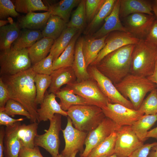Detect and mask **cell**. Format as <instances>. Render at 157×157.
<instances>
[{"instance_id":"1","label":"cell","mask_w":157,"mask_h":157,"mask_svg":"<svg viewBox=\"0 0 157 157\" xmlns=\"http://www.w3.org/2000/svg\"><path fill=\"white\" fill-rule=\"evenodd\" d=\"M36 74L31 67L13 75L1 76L8 90L10 99L23 105L31 116V123L38 119L36 90L34 78Z\"/></svg>"},{"instance_id":"2","label":"cell","mask_w":157,"mask_h":157,"mask_svg":"<svg viewBox=\"0 0 157 157\" xmlns=\"http://www.w3.org/2000/svg\"><path fill=\"white\" fill-rule=\"evenodd\" d=\"M134 45H127L109 53L94 66L115 85L130 73Z\"/></svg>"},{"instance_id":"3","label":"cell","mask_w":157,"mask_h":157,"mask_svg":"<svg viewBox=\"0 0 157 157\" xmlns=\"http://www.w3.org/2000/svg\"><path fill=\"white\" fill-rule=\"evenodd\" d=\"M115 85L124 97L129 99L135 110L138 109L147 94L157 88L147 77L130 73Z\"/></svg>"},{"instance_id":"4","label":"cell","mask_w":157,"mask_h":157,"mask_svg":"<svg viewBox=\"0 0 157 157\" xmlns=\"http://www.w3.org/2000/svg\"><path fill=\"white\" fill-rule=\"evenodd\" d=\"M67 112L74 127L85 132L94 129L106 117L102 109L93 105L74 106Z\"/></svg>"},{"instance_id":"5","label":"cell","mask_w":157,"mask_h":157,"mask_svg":"<svg viewBox=\"0 0 157 157\" xmlns=\"http://www.w3.org/2000/svg\"><path fill=\"white\" fill-rule=\"evenodd\" d=\"M157 59V49L140 40L134 45L132 53L130 73L147 77L153 73Z\"/></svg>"},{"instance_id":"6","label":"cell","mask_w":157,"mask_h":157,"mask_svg":"<svg viewBox=\"0 0 157 157\" xmlns=\"http://www.w3.org/2000/svg\"><path fill=\"white\" fill-rule=\"evenodd\" d=\"M31 63L28 48L17 50L11 48L1 51L0 54V74H16L30 68Z\"/></svg>"},{"instance_id":"7","label":"cell","mask_w":157,"mask_h":157,"mask_svg":"<svg viewBox=\"0 0 157 157\" xmlns=\"http://www.w3.org/2000/svg\"><path fill=\"white\" fill-rule=\"evenodd\" d=\"M66 87L74 94L78 95L102 109L110 103L102 92L97 82L90 78L80 82L67 85Z\"/></svg>"},{"instance_id":"8","label":"cell","mask_w":157,"mask_h":157,"mask_svg":"<svg viewBox=\"0 0 157 157\" xmlns=\"http://www.w3.org/2000/svg\"><path fill=\"white\" fill-rule=\"evenodd\" d=\"M62 116L60 114H55L53 117L49 120V129L44 130L45 133L44 134H38L34 139L35 146L43 148L49 153L52 157H57L59 154V134L62 130Z\"/></svg>"},{"instance_id":"9","label":"cell","mask_w":157,"mask_h":157,"mask_svg":"<svg viewBox=\"0 0 157 157\" xmlns=\"http://www.w3.org/2000/svg\"><path fill=\"white\" fill-rule=\"evenodd\" d=\"M87 71L90 78L97 82L101 90L108 99L110 103L119 104L128 108L134 109L129 100L124 97L111 81L103 74L95 66L90 65L87 67Z\"/></svg>"},{"instance_id":"10","label":"cell","mask_w":157,"mask_h":157,"mask_svg":"<svg viewBox=\"0 0 157 157\" xmlns=\"http://www.w3.org/2000/svg\"><path fill=\"white\" fill-rule=\"evenodd\" d=\"M116 138L114 153L118 157H128L142 146L140 140L131 126H120L116 131Z\"/></svg>"},{"instance_id":"11","label":"cell","mask_w":157,"mask_h":157,"mask_svg":"<svg viewBox=\"0 0 157 157\" xmlns=\"http://www.w3.org/2000/svg\"><path fill=\"white\" fill-rule=\"evenodd\" d=\"M102 110L106 117L119 126H131L144 115L138 110L131 109L118 104L109 103Z\"/></svg>"},{"instance_id":"12","label":"cell","mask_w":157,"mask_h":157,"mask_svg":"<svg viewBox=\"0 0 157 157\" xmlns=\"http://www.w3.org/2000/svg\"><path fill=\"white\" fill-rule=\"evenodd\" d=\"M119 127L106 117L97 127L88 133L84 143L85 148L80 154V157H87L93 148L116 131Z\"/></svg>"},{"instance_id":"13","label":"cell","mask_w":157,"mask_h":157,"mask_svg":"<svg viewBox=\"0 0 157 157\" xmlns=\"http://www.w3.org/2000/svg\"><path fill=\"white\" fill-rule=\"evenodd\" d=\"M128 32L140 40H144L156 19L154 15L143 13L132 14L123 19Z\"/></svg>"},{"instance_id":"14","label":"cell","mask_w":157,"mask_h":157,"mask_svg":"<svg viewBox=\"0 0 157 157\" xmlns=\"http://www.w3.org/2000/svg\"><path fill=\"white\" fill-rule=\"evenodd\" d=\"M140 40L128 32L119 31L111 32L107 35L104 47L90 65H95L109 53L127 45L135 44Z\"/></svg>"},{"instance_id":"15","label":"cell","mask_w":157,"mask_h":157,"mask_svg":"<svg viewBox=\"0 0 157 157\" xmlns=\"http://www.w3.org/2000/svg\"><path fill=\"white\" fill-rule=\"evenodd\" d=\"M61 131L63 134L65 145L61 154L66 157H69L76 151H80L82 153L88 133L74 127L72 121L68 117H67L66 127Z\"/></svg>"},{"instance_id":"16","label":"cell","mask_w":157,"mask_h":157,"mask_svg":"<svg viewBox=\"0 0 157 157\" xmlns=\"http://www.w3.org/2000/svg\"><path fill=\"white\" fill-rule=\"evenodd\" d=\"M56 97L55 94L46 91L44 99L40 104V108L37 110L38 123L51 120L56 114L68 116L67 112L62 109L56 100Z\"/></svg>"},{"instance_id":"17","label":"cell","mask_w":157,"mask_h":157,"mask_svg":"<svg viewBox=\"0 0 157 157\" xmlns=\"http://www.w3.org/2000/svg\"><path fill=\"white\" fill-rule=\"evenodd\" d=\"M119 6V0H116L111 12L105 19L103 25L92 35L88 36L97 39L102 38L115 31L128 32L121 22Z\"/></svg>"},{"instance_id":"18","label":"cell","mask_w":157,"mask_h":157,"mask_svg":"<svg viewBox=\"0 0 157 157\" xmlns=\"http://www.w3.org/2000/svg\"><path fill=\"white\" fill-rule=\"evenodd\" d=\"M120 18L124 19L132 14L143 13L154 15L152 2L147 0H119Z\"/></svg>"},{"instance_id":"19","label":"cell","mask_w":157,"mask_h":157,"mask_svg":"<svg viewBox=\"0 0 157 157\" xmlns=\"http://www.w3.org/2000/svg\"><path fill=\"white\" fill-rule=\"evenodd\" d=\"M21 122H16L13 126L6 127L4 138V157H18L22 147L17 135Z\"/></svg>"},{"instance_id":"20","label":"cell","mask_w":157,"mask_h":157,"mask_svg":"<svg viewBox=\"0 0 157 157\" xmlns=\"http://www.w3.org/2000/svg\"><path fill=\"white\" fill-rule=\"evenodd\" d=\"M50 76L51 82L48 92L55 95L62 86L74 83L77 80L72 67H64L54 70Z\"/></svg>"},{"instance_id":"21","label":"cell","mask_w":157,"mask_h":157,"mask_svg":"<svg viewBox=\"0 0 157 157\" xmlns=\"http://www.w3.org/2000/svg\"><path fill=\"white\" fill-rule=\"evenodd\" d=\"M107 35L97 39L88 35L83 37V51L87 68L94 61L104 47Z\"/></svg>"},{"instance_id":"22","label":"cell","mask_w":157,"mask_h":157,"mask_svg":"<svg viewBox=\"0 0 157 157\" xmlns=\"http://www.w3.org/2000/svg\"><path fill=\"white\" fill-rule=\"evenodd\" d=\"M83 37L79 36L76 42L74 60L72 67L76 77V81L80 82L90 78L87 71L83 51Z\"/></svg>"},{"instance_id":"23","label":"cell","mask_w":157,"mask_h":157,"mask_svg":"<svg viewBox=\"0 0 157 157\" xmlns=\"http://www.w3.org/2000/svg\"><path fill=\"white\" fill-rule=\"evenodd\" d=\"M51 15L49 11L43 13L30 12L20 18L19 25L23 29L39 30L44 28Z\"/></svg>"},{"instance_id":"24","label":"cell","mask_w":157,"mask_h":157,"mask_svg":"<svg viewBox=\"0 0 157 157\" xmlns=\"http://www.w3.org/2000/svg\"><path fill=\"white\" fill-rule=\"evenodd\" d=\"M54 41L52 39L43 37L28 48V56L31 63L33 65L46 57Z\"/></svg>"},{"instance_id":"25","label":"cell","mask_w":157,"mask_h":157,"mask_svg":"<svg viewBox=\"0 0 157 157\" xmlns=\"http://www.w3.org/2000/svg\"><path fill=\"white\" fill-rule=\"evenodd\" d=\"M56 95L60 99L59 104L62 109L66 111L74 106L94 105L81 97L74 94L66 86L61 88Z\"/></svg>"},{"instance_id":"26","label":"cell","mask_w":157,"mask_h":157,"mask_svg":"<svg viewBox=\"0 0 157 157\" xmlns=\"http://www.w3.org/2000/svg\"><path fill=\"white\" fill-rule=\"evenodd\" d=\"M21 31L18 23L13 21L0 27V49L1 51L11 48L19 37Z\"/></svg>"},{"instance_id":"27","label":"cell","mask_w":157,"mask_h":157,"mask_svg":"<svg viewBox=\"0 0 157 157\" xmlns=\"http://www.w3.org/2000/svg\"><path fill=\"white\" fill-rule=\"evenodd\" d=\"M81 0H62L56 3L46 6L51 15L58 16L67 23L71 12L78 6Z\"/></svg>"},{"instance_id":"28","label":"cell","mask_w":157,"mask_h":157,"mask_svg":"<svg viewBox=\"0 0 157 157\" xmlns=\"http://www.w3.org/2000/svg\"><path fill=\"white\" fill-rule=\"evenodd\" d=\"M81 31L67 27L65 29L60 35L54 40L51 49L49 53L53 56V61L57 58L64 51L73 37Z\"/></svg>"},{"instance_id":"29","label":"cell","mask_w":157,"mask_h":157,"mask_svg":"<svg viewBox=\"0 0 157 157\" xmlns=\"http://www.w3.org/2000/svg\"><path fill=\"white\" fill-rule=\"evenodd\" d=\"M116 0H105L96 15L88 24L84 31L85 35H90L97 31V29L104 20L111 12Z\"/></svg>"},{"instance_id":"30","label":"cell","mask_w":157,"mask_h":157,"mask_svg":"<svg viewBox=\"0 0 157 157\" xmlns=\"http://www.w3.org/2000/svg\"><path fill=\"white\" fill-rule=\"evenodd\" d=\"M43 38L42 32L39 30L23 29L11 48L17 50L28 48Z\"/></svg>"},{"instance_id":"31","label":"cell","mask_w":157,"mask_h":157,"mask_svg":"<svg viewBox=\"0 0 157 157\" xmlns=\"http://www.w3.org/2000/svg\"><path fill=\"white\" fill-rule=\"evenodd\" d=\"M82 31L76 33L59 56L53 61V70L68 67H72L74 56L76 42Z\"/></svg>"},{"instance_id":"32","label":"cell","mask_w":157,"mask_h":157,"mask_svg":"<svg viewBox=\"0 0 157 157\" xmlns=\"http://www.w3.org/2000/svg\"><path fill=\"white\" fill-rule=\"evenodd\" d=\"M67 24L59 17L51 15L42 32L43 37L55 40L67 27Z\"/></svg>"},{"instance_id":"33","label":"cell","mask_w":157,"mask_h":157,"mask_svg":"<svg viewBox=\"0 0 157 157\" xmlns=\"http://www.w3.org/2000/svg\"><path fill=\"white\" fill-rule=\"evenodd\" d=\"M38 124L36 122L26 125L21 124L19 126L17 135L20 141L22 147L33 148L35 146L34 140L38 134Z\"/></svg>"},{"instance_id":"34","label":"cell","mask_w":157,"mask_h":157,"mask_svg":"<svg viewBox=\"0 0 157 157\" xmlns=\"http://www.w3.org/2000/svg\"><path fill=\"white\" fill-rule=\"evenodd\" d=\"M157 121V114H144L131 126L140 140L144 142L147 139L146 135L148 130Z\"/></svg>"},{"instance_id":"35","label":"cell","mask_w":157,"mask_h":157,"mask_svg":"<svg viewBox=\"0 0 157 157\" xmlns=\"http://www.w3.org/2000/svg\"><path fill=\"white\" fill-rule=\"evenodd\" d=\"M116 138V131L112 133L101 143L93 148L87 157L108 156L114 154Z\"/></svg>"},{"instance_id":"36","label":"cell","mask_w":157,"mask_h":157,"mask_svg":"<svg viewBox=\"0 0 157 157\" xmlns=\"http://www.w3.org/2000/svg\"><path fill=\"white\" fill-rule=\"evenodd\" d=\"M17 12L28 13L36 11H48V7L41 0H15L13 1Z\"/></svg>"},{"instance_id":"37","label":"cell","mask_w":157,"mask_h":157,"mask_svg":"<svg viewBox=\"0 0 157 157\" xmlns=\"http://www.w3.org/2000/svg\"><path fill=\"white\" fill-rule=\"evenodd\" d=\"M85 1L86 0H81L67 24V27L75 28L81 30L85 28L87 21Z\"/></svg>"},{"instance_id":"38","label":"cell","mask_w":157,"mask_h":157,"mask_svg":"<svg viewBox=\"0 0 157 157\" xmlns=\"http://www.w3.org/2000/svg\"><path fill=\"white\" fill-rule=\"evenodd\" d=\"M36 90V102L37 105L42 102L47 89L51 82L50 75L36 74L34 78Z\"/></svg>"},{"instance_id":"39","label":"cell","mask_w":157,"mask_h":157,"mask_svg":"<svg viewBox=\"0 0 157 157\" xmlns=\"http://www.w3.org/2000/svg\"><path fill=\"white\" fill-rule=\"evenodd\" d=\"M144 114L152 115L157 114V88L150 92L144 99L138 110Z\"/></svg>"},{"instance_id":"40","label":"cell","mask_w":157,"mask_h":157,"mask_svg":"<svg viewBox=\"0 0 157 157\" xmlns=\"http://www.w3.org/2000/svg\"><path fill=\"white\" fill-rule=\"evenodd\" d=\"M0 110L3 111L10 116L14 117L15 115H19L24 116L30 120L31 119L30 114L24 106L12 99L8 100L3 109Z\"/></svg>"},{"instance_id":"41","label":"cell","mask_w":157,"mask_h":157,"mask_svg":"<svg viewBox=\"0 0 157 157\" xmlns=\"http://www.w3.org/2000/svg\"><path fill=\"white\" fill-rule=\"evenodd\" d=\"M53 56L50 53L46 57L31 67L33 71L38 74L51 75L53 71Z\"/></svg>"},{"instance_id":"42","label":"cell","mask_w":157,"mask_h":157,"mask_svg":"<svg viewBox=\"0 0 157 157\" xmlns=\"http://www.w3.org/2000/svg\"><path fill=\"white\" fill-rule=\"evenodd\" d=\"M105 0H86L85 9L87 21L89 24L100 10Z\"/></svg>"},{"instance_id":"43","label":"cell","mask_w":157,"mask_h":157,"mask_svg":"<svg viewBox=\"0 0 157 157\" xmlns=\"http://www.w3.org/2000/svg\"><path fill=\"white\" fill-rule=\"evenodd\" d=\"M19 14L16 11L14 4L10 0H0V19L2 20L11 16L17 17Z\"/></svg>"},{"instance_id":"44","label":"cell","mask_w":157,"mask_h":157,"mask_svg":"<svg viewBox=\"0 0 157 157\" xmlns=\"http://www.w3.org/2000/svg\"><path fill=\"white\" fill-rule=\"evenodd\" d=\"M144 40L148 46L157 49V19L155 20Z\"/></svg>"},{"instance_id":"45","label":"cell","mask_w":157,"mask_h":157,"mask_svg":"<svg viewBox=\"0 0 157 157\" xmlns=\"http://www.w3.org/2000/svg\"><path fill=\"white\" fill-rule=\"evenodd\" d=\"M156 142L151 143L143 144L128 157H148L151 148L156 144Z\"/></svg>"},{"instance_id":"46","label":"cell","mask_w":157,"mask_h":157,"mask_svg":"<svg viewBox=\"0 0 157 157\" xmlns=\"http://www.w3.org/2000/svg\"><path fill=\"white\" fill-rule=\"evenodd\" d=\"M10 99L9 94L5 83L0 78V110L3 109L7 101Z\"/></svg>"},{"instance_id":"47","label":"cell","mask_w":157,"mask_h":157,"mask_svg":"<svg viewBox=\"0 0 157 157\" xmlns=\"http://www.w3.org/2000/svg\"><path fill=\"white\" fill-rule=\"evenodd\" d=\"M18 157H43L38 146L33 148L22 147Z\"/></svg>"},{"instance_id":"48","label":"cell","mask_w":157,"mask_h":157,"mask_svg":"<svg viewBox=\"0 0 157 157\" xmlns=\"http://www.w3.org/2000/svg\"><path fill=\"white\" fill-rule=\"evenodd\" d=\"M24 118L15 119L12 118L3 111L0 110V125L9 127L13 126L16 122L24 120Z\"/></svg>"},{"instance_id":"49","label":"cell","mask_w":157,"mask_h":157,"mask_svg":"<svg viewBox=\"0 0 157 157\" xmlns=\"http://www.w3.org/2000/svg\"><path fill=\"white\" fill-rule=\"evenodd\" d=\"M0 128V157H4V138L5 135V129L3 126Z\"/></svg>"},{"instance_id":"50","label":"cell","mask_w":157,"mask_h":157,"mask_svg":"<svg viewBox=\"0 0 157 157\" xmlns=\"http://www.w3.org/2000/svg\"><path fill=\"white\" fill-rule=\"evenodd\" d=\"M149 80L155 83L157 86V59L156 61L155 67L153 74L147 77Z\"/></svg>"},{"instance_id":"51","label":"cell","mask_w":157,"mask_h":157,"mask_svg":"<svg viewBox=\"0 0 157 157\" xmlns=\"http://www.w3.org/2000/svg\"><path fill=\"white\" fill-rule=\"evenodd\" d=\"M149 138H154L157 139V127L147 132L146 138L147 139Z\"/></svg>"},{"instance_id":"52","label":"cell","mask_w":157,"mask_h":157,"mask_svg":"<svg viewBox=\"0 0 157 157\" xmlns=\"http://www.w3.org/2000/svg\"><path fill=\"white\" fill-rule=\"evenodd\" d=\"M148 157H157V142L151 149Z\"/></svg>"},{"instance_id":"53","label":"cell","mask_w":157,"mask_h":157,"mask_svg":"<svg viewBox=\"0 0 157 157\" xmlns=\"http://www.w3.org/2000/svg\"><path fill=\"white\" fill-rule=\"evenodd\" d=\"M152 8L154 14L157 18V0L152 1Z\"/></svg>"},{"instance_id":"54","label":"cell","mask_w":157,"mask_h":157,"mask_svg":"<svg viewBox=\"0 0 157 157\" xmlns=\"http://www.w3.org/2000/svg\"><path fill=\"white\" fill-rule=\"evenodd\" d=\"M13 21L10 22L9 20H0V27L6 25L10 23Z\"/></svg>"},{"instance_id":"55","label":"cell","mask_w":157,"mask_h":157,"mask_svg":"<svg viewBox=\"0 0 157 157\" xmlns=\"http://www.w3.org/2000/svg\"><path fill=\"white\" fill-rule=\"evenodd\" d=\"M78 152V151H75L72 155H71L69 157H76V155L77 153ZM57 157H66L64 156L63 155H62L61 154H59L58 155Z\"/></svg>"},{"instance_id":"56","label":"cell","mask_w":157,"mask_h":157,"mask_svg":"<svg viewBox=\"0 0 157 157\" xmlns=\"http://www.w3.org/2000/svg\"><path fill=\"white\" fill-rule=\"evenodd\" d=\"M99 157H118L115 154H113V155L110 156H100Z\"/></svg>"}]
</instances>
